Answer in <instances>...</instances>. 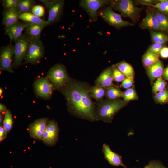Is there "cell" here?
Wrapping results in <instances>:
<instances>
[{"label": "cell", "mask_w": 168, "mask_h": 168, "mask_svg": "<svg viewBox=\"0 0 168 168\" xmlns=\"http://www.w3.org/2000/svg\"><path fill=\"white\" fill-rule=\"evenodd\" d=\"M82 85L75 82L69 83L64 91L69 111L74 116L85 119L82 102Z\"/></svg>", "instance_id": "cell-1"}, {"label": "cell", "mask_w": 168, "mask_h": 168, "mask_svg": "<svg viewBox=\"0 0 168 168\" xmlns=\"http://www.w3.org/2000/svg\"><path fill=\"white\" fill-rule=\"evenodd\" d=\"M128 102L120 99H109L100 103L96 111V121L111 123L116 113Z\"/></svg>", "instance_id": "cell-2"}, {"label": "cell", "mask_w": 168, "mask_h": 168, "mask_svg": "<svg viewBox=\"0 0 168 168\" xmlns=\"http://www.w3.org/2000/svg\"><path fill=\"white\" fill-rule=\"evenodd\" d=\"M110 3L112 8L119 12L123 16L129 18L134 21L138 19L141 9L136 7L132 1H110Z\"/></svg>", "instance_id": "cell-3"}, {"label": "cell", "mask_w": 168, "mask_h": 168, "mask_svg": "<svg viewBox=\"0 0 168 168\" xmlns=\"http://www.w3.org/2000/svg\"><path fill=\"white\" fill-rule=\"evenodd\" d=\"M98 16L101 17L110 25L118 29L133 25L130 22L124 20L121 14L113 11L110 4L100 10L98 12Z\"/></svg>", "instance_id": "cell-4"}, {"label": "cell", "mask_w": 168, "mask_h": 168, "mask_svg": "<svg viewBox=\"0 0 168 168\" xmlns=\"http://www.w3.org/2000/svg\"><path fill=\"white\" fill-rule=\"evenodd\" d=\"M31 38L22 35L16 42L14 46L13 65L17 66L21 65L25 60Z\"/></svg>", "instance_id": "cell-5"}, {"label": "cell", "mask_w": 168, "mask_h": 168, "mask_svg": "<svg viewBox=\"0 0 168 168\" xmlns=\"http://www.w3.org/2000/svg\"><path fill=\"white\" fill-rule=\"evenodd\" d=\"M46 6L49 13L47 21L49 25L54 24L60 19L63 13L64 1L63 0H41Z\"/></svg>", "instance_id": "cell-6"}, {"label": "cell", "mask_w": 168, "mask_h": 168, "mask_svg": "<svg viewBox=\"0 0 168 168\" xmlns=\"http://www.w3.org/2000/svg\"><path fill=\"white\" fill-rule=\"evenodd\" d=\"M48 77L57 89H60L68 83V79L65 67L61 64L52 67L48 73Z\"/></svg>", "instance_id": "cell-7"}, {"label": "cell", "mask_w": 168, "mask_h": 168, "mask_svg": "<svg viewBox=\"0 0 168 168\" xmlns=\"http://www.w3.org/2000/svg\"><path fill=\"white\" fill-rule=\"evenodd\" d=\"M44 52V46L41 41L31 38L26 57L23 64L38 63L43 57Z\"/></svg>", "instance_id": "cell-8"}, {"label": "cell", "mask_w": 168, "mask_h": 168, "mask_svg": "<svg viewBox=\"0 0 168 168\" xmlns=\"http://www.w3.org/2000/svg\"><path fill=\"white\" fill-rule=\"evenodd\" d=\"M109 2V1L105 0H82L80 5L88 14L89 21L95 22L97 20L99 10Z\"/></svg>", "instance_id": "cell-9"}, {"label": "cell", "mask_w": 168, "mask_h": 168, "mask_svg": "<svg viewBox=\"0 0 168 168\" xmlns=\"http://www.w3.org/2000/svg\"><path fill=\"white\" fill-rule=\"evenodd\" d=\"M59 132L57 122L54 120L49 121L43 133L42 140L48 146H54L58 141Z\"/></svg>", "instance_id": "cell-10"}, {"label": "cell", "mask_w": 168, "mask_h": 168, "mask_svg": "<svg viewBox=\"0 0 168 168\" xmlns=\"http://www.w3.org/2000/svg\"><path fill=\"white\" fill-rule=\"evenodd\" d=\"M14 46L11 44L3 47L1 49L0 56V69L12 73V58L14 57Z\"/></svg>", "instance_id": "cell-11"}, {"label": "cell", "mask_w": 168, "mask_h": 168, "mask_svg": "<svg viewBox=\"0 0 168 168\" xmlns=\"http://www.w3.org/2000/svg\"><path fill=\"white\" fill-rule=\"evenodd\" d=\"M34 87L36 94L45 99L50 97L53 90L52 85L46 77L37 79L34 83Z\"/></svg>", "instance_id": "cell-12"}, {"label": "cell", "mask_w": 168, "mask_h": 168, "mask_svg": "<svg viewBox=\"0 0 168 168\" xmlns=\"http://www.w3.org/2000/svg\"><path fill=\"white\" fill-rule=\"evenodd\" d=\"M48 119L43 118L38 119L29 127V133L32 138L38 140H42V135L49 122Z\"/></svg>", "instance_id": "cell-13"}, {"label": "cell", "mask_w": 168, "mask_h": 168, "mask_svg": "<svg viewBox=\"0 0 168 168\" xmlns=\"http://www.w3.org/2000/svg\"><path fill=\"white\" fill-rule=\"evenodd\" d=\"M146 15L139 24L142 29L162 31V28L152 8L146 10Z\"/></svg>", "instance_id": "cell-14"}, {"label": "cell", "mask_w": 168, "mask_h": 168, "mask_svg": "<svg viewBox=\"0 0 168 168\" xmlns=\"http://www.w3.org/2000/svg\"><path fill=\"white\" fill-rule=\"evenodd\" d=\"M102 152L105 158L111 165L114 166H121L124 168H127L123 162L122 156L113 152L108 145L103 144Z\"/></svg>", "instance_id": "cell-15"}, {"label": "cell", "mask_w": 168, "mask_h": 168, "mask_svg": "<svg viewBox=\"0 0 168 168\" xmlns=\"http://www.w3.org/2000/svg\"><path fill=\"white\" fill-rule=\"evenodd\" d=\"M28 24L29 23L18 22L11 26L5 27V33L11 40L16 42L22 35L23 31Z\"/></svg>", "instance_id": "cell-16"}, {"label": "cell", "mask_w": 168, "mask_h": 168, "mask_svg": "<svg viewBox=\"0 0 168 168\" xmlns=\"http://www.w3.org/2000/svg\"><path fill=\"white\" fill-rule=\"evenodd\" d=\"M113 81V70L111 67L106 68L100 74L96 81V85L107 89L116 86Z\"/></svg>", "instance_id": "cell-17"}, {"label": "cell", "mask_w": 168, "mask_h": 168, "mask_svg": "<svg viewBox=\"0 0 168 168\" xmlns=\"http://www.w3.org/2000/svg\"><path fill=\"white\" fill-rule=\"evenodd\" d=\"M21 13L18 8L5 10L3 13L2 24L7 27L17 23Z\"/></svg>", "instance_id": "cell-18"}, {"label": "cell", "mask_w": 168, "mask_h": 168, "mask_svg": "<svg viewBox=\"0 0 168 168\" xmlns=\"http://www.w3.org/2000/svg\"><path fill=\"white\" fill-rule=\"evenodd\" d=\"M164 70L163 64L160 60L147 69L146 73L151 84L155 79L162 77Z\"/></svg>", "instance_id": "cell-19"}, {"label": "cell", "mask_w": 168, "mask_h": 168, "mask_svg": "<svg viewBox=\"0 0 168 168\" xmlns=\"http://www.w3.org/2000/svg\"><path fill=\"white\" fill-rule=\"evenodd\" d=\"M46 25L29 23L25 29L26 34L31 38L41 41L40 36L43 29Z\"/></svg>", "instance_id": "cell-20"}, {"label": "cell", "mask_w": 168, "mask_h": 168, "mask_svg": "<svg viewBox=\"0 0 168 168\" xmlns=\"http://www.w3.org/2000/svg\"><path fill=\"white\" fill-rule=\"evenodd\" d=\"M19 18L27 23L46 26L49 25L47 21L42 19L30 12L21 13L19 15Z\"/></svg>", "instance_id": "cell-21"}, {"label": "cell", "mask_w": 168, "mask_h": 168, "mask_svg": "<svg viewBox=\"0 0 168 168\" xmlns=\"http://www.w3.org/2000/svg\"><path fill=\"white\" fill-rule=\"evenodd\" d=\"M159 56L147 51L142 57V62L144 67L147 69L159 60Z\"/></svg>", "instance_id": "cell-22"}, {"label": "cell", "mask_w": 168, "mask_h": 168, "mask_svg": "<svg viewBox=\"0 0 168 168\" xmlns=\"http://www.w3.org/2000/svg\"><path fill=\"white\" fill-rule=\"evenodd\" d=\"M152 10L162 28V31L168 32V15L156 9L153 8Z\"/></svg>", "instance_id": "cell-23"}, {"label": "cell", "mask_w": 168, "mask_h": 168, "mask_svg": "<svg viewBox=\"0 0 168 168\" xmlns=\"http://www.w3.org/2000/svg\"><path fill=\"white\" fill-rule=\"evenodd\" d=\"M115 65L126 77L134 78V71L130 64L125 61H121Z\"/></svg>", "instance_id": "cell-24"}, {"label": "cell", "mask_w": 168, "mask_h": 168, "mask_svg": "<svg viewBox=\"0 0 168 168\" xmlns=\"http://www.w3.org/2000/svg\"><path fill=\"white\" fill-rule=\"evenodd\" d=\"M150 35L152 42L153 43L163 44L168 42V36L164 33L151 31Z\"/></svg>", "instance_id": "cell-25"}, {"label": "cell", "mask_w": 168, "mask_h": 168, "mask_svg": "<svg viewBox=\"0 0 168 168\" xmlns=\"http://www.w3.org/2000/svg\"><path fill=\"white\" fill-rule=\"evenodd\" d=\"M35 3L34 0H20L18 4V8L21 13L29 12Z\"/></svg>", "instance_id": "cell-26"}, {"label": "cell", "mask_w": 168, "mask_h": 168, "mask_svg": "<svg viewBox=\"0 0 168 168\" xmlns=\"http://www.w3.org/2000/svg\"><path fill=\"white\" fill-rule=\"evenodd\" d=\"M123 93L117 86H114L107 89L106 94L109 99L114 100L123 97Z\"/></svg>", "instance_id": "cell-27"}, {"label": "cell", "mask_w": 168, "mask_h": 168, "mask_svg": "<svg viewBox=\"0 0 168 168\" xmlns=\"http://www.w3.org/2000/svg\"><path fill=\"white\" fill-rule=\"evenodd\" d=\"M89 91L93 97L98 101L103 98L105 93L104 88L96 85L92 87Z\"/></svg>", "instance_id": "cell-28"}, {"label": "cell", "mask_w": 168, "mask_h": 168, "mask_svg": "<svg viewBox=\"0 0 168 168\" xmlns=\"http://www.w3.org/2000/svg\"><path fill=\"white\" fill-rule=\"evenodd\" d=\"M13 123L12 115L11 111L7 110L3 121V127L7 133H8L11 130Z\"/></svg>", "instance_id": "cell-29"}, {"label": "cell", "mask_w": 168, "mask_h": 168, "mask_svg": "<svg viewBox=\"0 0 168 168\" xmlns=\"http://www.w3.org/2000/svg\"><path fill=\"white\" fill-rule=\"evenodd\" d=\"M124 100L127 102L138 99V96L134 86L127 89L123 93Z\"/></svg>", "instance_id": "cell-30"}, {"label": "cell", "mask_w": 168, "mask_h": 168, "mask_svg": "<svg viewBox=\"0 0 168 168\" xmlns=\"http://www.w3.org/2000/svg\"><path fill=\"white\" fill-rule=\"evenodd\" d=\"M166 85V82L163 79L162 77L157 79L154 83L152 87L153 93L156 94L162 91L165 88Z\"/></svg>", "instance_id": "cell-31"}, {"label": "cell", "mask_w": 168, "mask_h": 168, "mask_svg": "<svg viewBox=\"0 0 168 168\" xmlns=\"http://www.w3.org/2000/svg\"><path fill=\"white\" fill-rule=\"evenodd\" d=\"M149 6H151L161 13L168 15V0H158L156 4Z\"/></svg>", "instance_id": "cell-32"}, {"label": "cell", "mask_w": 168, "mask_h": 168, "mask_svg": "<svg viewBox=\"0 0 168 168\" xmlns=\"http://www.w3.org/2000/svg\"><path fill=\"white\" fill-rule=\"evenodd\" d=\"M154 99L156 103L160 104L167 103L168 102V91L165 88L155 94Z\"/></svg>", "instance_id": "cell-33"}, {"label": "cell", "mask_w": 168, "mask_h": 168, "mask_svg": "<svg viewBox=\"0 0 168 168\" xmlns=\"http://www.w3.org/2000/svg\"><path fill=\"white\" fill-rule=\"evenodd\" d=\"M113 70V80L117 82H122L126 77L115 65L112 66Z\"/></svg>", "instance_id": "cell-34"}, {"label": "cell", "mask_w": 168, "mask_h": 168, "mask_svg": "<svg viewBox=\"0 0 168 168\" xmlns=\"http://www.w3.org/2000/svg\"><path fill=\"white\" fill-rule=\"evenodd\" d=\"M166 44L153 43L149 46L147 51L151 52L156 55L159 56L161 49L165 46Z\"/></svg>", "instance_id": "cell-35"}, {"label": "cell", "mask_w": 168, "mask_h": 168, "mask_svg": "<svg viewBox=\"0 0 168 168\" xmlns=\"http://www.w3.org/2000/svg\"><path fill=\"white\" fill-rule=\"evenodd\" d=\"M20 0H4L3 5L5 10L18 8V4Z\"/></svg>", "instance_id": "cell-36"}, {"label": "cell", "mask_w": 168, "mask_h": 168, "mask_svg": "<svg viewBox=\"0 0 168 168\" xmlns=\"http://www.w3.org/2000/svg\"><path fill=\"white\" fill-rule=\"evenodd\" d=\"M31 11L32 14L39 17L42 16L45 12L44 7L41 5H35L32 7Z\"/></svg>", "instance_id": "cell-37"}, {"label": "cell", "mask_w": 168, "mask_h": 168, "mask_svg": "<svg viewBox=\"0 0 168 168\" xmlns=\"http://www.w3.org/2000/svg\"><path fill=\"white\" fill-rule=\"evenodd\" d=\"M134 84L133 78L126 77L122 82L120 86L127 89L133 86Z\"/></svg>", "instance_id": "cell-38"}, {"label": "cell", "mask_w": 168, "mask_h": 168, "mask_svg": "<svg viewBox=\"0 0 168 168\" xmlns=\"http://www.w3.org/2000/svg\"><path fill=\"white\" fill-rule=\"evenodd\" d=\"M150 168H168L165 166L162 163L158 160H152L148 164Z\"/></svg>", "instance_id": "cell-39"}, {"label": "cell", "mask_w": 168, "mask_h": 168, "mask_svg": "<svg viewBox=\"0 0 168 168\" xmlns=\"http://www.w3.org/2000/svg\"><path fill=\"white\" fill-rule=\"evenodd\" d=\"M138 4L149 6L150 5H154L158 1L154 0H139L136 1Z\"/></svg>", "instance_id": "cell-40"}, {"label": "cell", "mask_w": 168, "mask_h": 168, "mask_svg": "<svg viewBox=\"0 0 168 168\" xmlns=\"http://www.w3.org/2000/svg\"><path fill=\"white\" fill-rule=\"evenodd\" d=\"M159 56L163 58H168V47L164 46L161 49Z\"/></svg>", "instance_id": "cell-41"}, {"label": "cell", "mask_w": 168, "mask_h": 168, "mask_svg": "<svg viewBox=\"0 0 168 168\" xmlns=\"http://www.w3.org/2000/svg\"><path fill=\"white\" fill-rule=\"evenodd\" d=\"M7 132L5 130L3 126L0 125V141H2L7 137Z\"/></svg>", "instance_id": "cell-42"}, {"label": "cell", "mask_w": 168, "mask_h": 168, "mask_svg": "<svg viewBox=\"0 0 168 168\" xmlns=\"http://www.w3.org/2000/svg\"><path fill=\"white\" fill-rule=\"evenodd\" d=\"M162 77L164 80H168V65L167 67L164 69Z\"/></svg>", "instance_id": "cell-43"}, {"label": "cell", "mask_w": 168, "mask_h": 168, "mask_svg": "<svg viewBox=\"0 0 168 168\" xmlns=\"http://www.w3.org/2000/svg\"><path fill=\"white\" fill-rule=\"evenodd\" d=\"M7 109L6 106L3 104L1 103L0 104V111L1 112H4L7 111Z\"/></svg>", "instance_id": "cell-44"}, {"label": "cell", "mask_w": 168, "mask_h": 168, "mask_svg": "<svg viewBox=\"0 0 168 168\" xmlns=\"http://www.w3.org/2000/svg\"><path fill=\"white\" fill-rule=\"evenodd\" d=\"M2 119H3L2 116V114H1L0 115V124L2 122Z\"/></svg>", "instance_id": "cell-45"}, {"label": "cell", "mask_w": 168, "mask_h": 168, "mask_svg": "<svg viewBox=\"0 0 168 168\" xmlns=\"http://www.w3.org/2000/svg\"><path fill=\"white\" fill-rule=\"evenodd\" d=\"M144 168H150V166L148 164V165L145 166Z\"/></svg>", "instance_id": "cell-46"}, {"label": "cell", "mask_w": 168, "mask_h": 168, "mask_svg": "<svg viewBox=\"0 0 168 168\" xmlns=\"http://www.w3.org/2000/svg\"><path fill=\"white\" fill-rule=\"evenodd\" d=\"M2 88H0V95H2Z\"/></svg>", "instance_id": "cell-47"}]
</instances>
